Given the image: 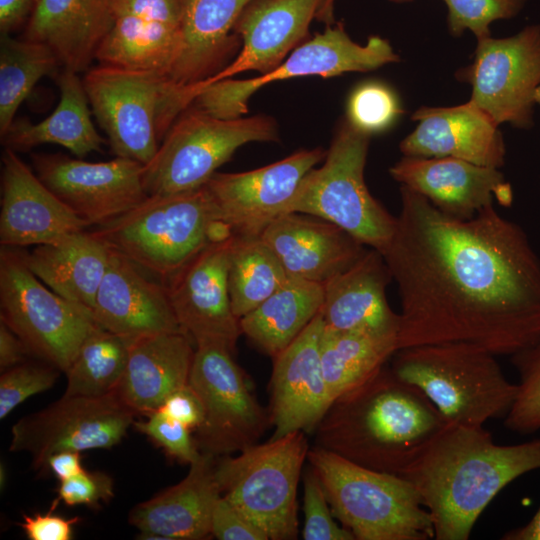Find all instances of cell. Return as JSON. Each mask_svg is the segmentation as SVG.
Listing matches in <instances>:
<instances>
[{"label":"cell","mask_w":540,"mask_h":540,"mask_svg":"<svg viewBox=\"0 0 540 540\" xmlns=\"http://www.w3.org/2000/svg\"><path fill=\"white\" fill-rule=\"evenodd\" d=\"M394 234L380 252L401 302L398 349L447 342L513 355L540 340V258L494 205L470 219L400 186Z\"/></svg>","instance_id":"6da1fadb"},{"label":"cell","mask_w":540,"mask_h":540,"mask_svg":"<svg viewBox=\"0 0 540 540\" xmlns=\"http://www.w3.org/2000/svg\"><path fill=\"white\" fill-rule=\"evenodd\" d=\"M540 469V438L499 445L480 427L447 423L401 473L429 511L434 539L467 540L492 499L519 476Z\"/></svg>","instance_id":"7a4b0ae2"},{"label":"cell","mask_w":540,"mask_h":540,"mask_svg":"<svg viewBox=\"0 0 540 540\" xmlns=\"http://www.w3.org/2000/svg\"><path fill=\"white\" fill-rule=\"evenodd\" d=\"M447 423L421 390L384 364L330 404L314 429L315 446L400 476Z\"/></svg>","instance_id":"3957f363"},{"label":"cell","mask_w":540,"mask_h":540,"mask_svg":"<svg viewBox=\"0 0 540 540\" xmlns=\"http://www.w3.org/2000/svg\"><path fill=\"white\" fill-rule=\"evenodd\" d=\"M91 233L163 284L208 244L233 235L219 223L206 186L149 195Z\"/></svg>","instance_id":"277c9868"},{"label":"cell","mask_w":540,"mask_h":540,"mask_svg":"<svg viewBox=\"0 0 540 540\" xmlns=\"http://www.w3.org/2000/svg\"><path fill=\"white\" fill-rule=\"evenodd\" d=\"M391 358L393 372L421 390L449 423L480 427L505 417L517 395L496 355L474 344L410 346Z\"/></svg>","instance_id":"5b68a950"},{"label":"cell","mask_w":540,"mask_h":540,"mask_svg":"<svg viewBox=\"0 0 540 540\" xmlns=\"http://www.w3.org/2000/svg\"><path fill=\"white\" fill-rule=\"evenodd\" d=\"M307 460L334 516L357 540H428L434 526L420 493L402 476L357 465L318 446Z\"/></svg>","instance_id":"8992f818"},{"label":"cell","mask_w":540,"mask_h":540,"mask_svg":"<svg viewBox=\"0 0 540 540\" xmlns=\"http://www.w3.org/2000/svg\"><path fill=\"white\" fill-rule=\"evenodd\" d=\"M93 115L116 157L143 165L155 156L176 118L195 97L193 86L167 76L101 65L82 79Z\"/></svg>","instance_id":"52a82bcc"},{"label":"cell","mask_w":540,"mask_h":540,"mask_svg":"<svg viewBox=\"0 0 540 540\" xmlns=\"http://www.w3.org/2000/svg\"><path fill=\"white\" fill-rule=\"evenodd\" d=\"M370 137L345 119L326 152L324 164L303 177L287 213L324 219L365 246L382 252L394 234L397 218L366 186L364 169Z\"/></svg>","instance_id":"ba28073f"},{"label":"cell","mask_w":540,"mask_h":540,"mask_svg":"<svg viewBox=\"0 0 540 540\" xmlns=\"http://www.w3.org/2000/svg\"><path fill=\"white\" fill-rule=\"evenodd\" d=\"M309 449L305 432L295 431L254 444L237 456L216 457L221 495L268 539H297V489Z\"/></svg>","instance_id":"9c48e42d"},{"label":"cell","mask_w":540,"mask_h":540,"mask_svg":"<svg viewBox=\"0 0 540 540\" xmlns=\"http://www.w3.org/2000/svg\"><path fill=\"white\" fill-rule=\"evenodd\" d=\"M278 139L277 124L269 116L220 119L191 104L143 166L144 190L149 196L199 189L242 145Z\"/></svg>","instance_id":"30bf717a"},{"label":"cell","mask_w":540,"mask_h":540,"mask_svg":"<svg viewBox=\"0 0 540 540\" xmlns=\"http://www.w3.org/2000/svg\"><path fill=\"white\" fill-rule=\"evenodd\" d=\"M0 320L30 355L66 372L82 343L99 325L91 310L44 286L26 265L23 252H0Z\"/></svg>","instance_id":"8fae6325"},{"label":"cell","mask_w":540,"mask_h":540,"mask_svg":"<svg viewBox=\"0 0 540 540\" xmlns=\"http://www.w3.org/2000/svg\"><path fill=\"white\" fill-rule=\"evenodd\" d=\"M397 61L399 57L386 39L374 35L360 45L349 37L341 23L328 25L269 73L251 79L227 78L208 85L197 83L198 92L192 104L220 119L240 118L248 112L251 95L272 82L367 72Z\"/></svg>","instance_id":"7c38bea8"},{"label":"cell","mask_w":540,"mask_h":540,"mask_svg":"<svg viewBox=\"0 0 540 540\" xmlns=\"http://www.w3.org/2000/svg\"><path fill=\"white\" fill-rule=\"evenodd\" d=\"M204 408L194 441L201 453L221 457L254 444L271 424L251 393L242 369L225 346L203 344L195 348L188 382Z\"/></svg>","instance_id":"4fadbf2b"},{"label":"cell","mask_w":540,"mask_h":540,"mask_svg":"<svg viewBox=\"0 0 540 540\" xmlns=\"http://www.w3.org/2000/svg\"><path fill=\"white\" fill-rule=\"evenodd\" d=\"M136 415L116 392L101 397L63 395L14 424L10 451L28 453L34 469L47 472L48 459L54 453L117 445Z\"/></svg>","instance_id":"5bb4252c"},{"label":"cell","mask_w":540,"mask_h":540,"mask_svg":"<svg viewBox=\"0 0 540 540\" xmlns=\"http://www.w3.org/2000/svg\"><path fill=\"white\" fill-rule=\"evenodd\" d=\"M457 77L471 85L469 101L498 125L531 127L540 87V25L505 38L478 40L473 63Z\"/></svg>","instance_id":"9a60e30c"},{"label":"cell","mask_w":540,"mask_h":540,"mask_svg":"<svg viewBox=\"0 0 540 540\" xmlns=\"http://www.w3.org/2000/svg\"><path fill=\"white\" fill-rule=\"evenodd\" d=\"M326 152L322 148L303 149L255 170L216 172L205 186L219 223L235 236L260 237L287 213L301 180Z\"/></svg>","instance_id":"2e32d148"},{"label":"cell","mask_w":540,"mask_h":540,"mask_svg":"<svg viewBox=\"0 0 540 540\" xmlns=\"http://www.w3.org/2000/svg\"><path fill=\"white\" fill-rule=\"evenodd\" d=\"M38 178L89 226H100L129 211L148 195L143 164L115 157L88 162L62 153L32 155Z\"/></svg>","instance_id":"e0dca14e"},{"label":"cell","mask_w":540,"mask_h":540,"mask_svg":"<svg viewBox=\"0 0 540 540\" xmlns=\"http://www.w3.org/2000/svg\"><path fill=\"white\" fill-rule=\"evenodd\" d=\"M233 240L211 242L164 284L177 322L195 346L218 344L232 353L242 334L227 281Z\"/></svg>","instance_id":"ac0fdd59"},{"label":"cell","mask_w":540,"mask_h":540,"mask_svg":"<svg viewBox=\"0 0 540 540\" xmlns=\"http://www.w3.org/2000/svg\"><path fill=\"white\" fill-rule=\"evenodd\" d=\"M88 226L43 184L16 151L4 149L0 212L2 247L55 243Z\"/></svg>","instance_id":"d6986e66"},{"label":"cell","mask_w":540,"mask_h":540,"mask_svg":"<svg viewBox=\"0 0 540 540\" xmlns=\"http://www.w3.org/2000/svg\"><path fill=\"white\" fill-rule=\"evenodd\" d=\"M323 331L319 312L273 358L270 419L274 432L270 439L295 431H314L331 404L321 363Z\"/></svg>","instance_id":"ffe728a7"},{"label":"cell","mask_w":540,"mask_h":540,"mask_svg":"<svg viewBox=\"0 0 540 540\" xmlns=\"http://www.w3.org/2000/svg\"><path fill=\"white\" fill-rule=\"evenodd\" d=\"M389 172L401 186L459 219L474 217L494 201L505 207L513 201L511 185L498 168L458 158L403 156Z\"/></svg>","instance_id":"44dd1931"},{"label":"cell","mask_w":540,"mask_h":540,"mask_svg":"<svg viewBox=\"0 0 540 540\" xmlns=\"http://www.w3.org/2000/svg\"><path fill=\"white\" fill-rule=\"evenodd\" d=\"M92 313L100 327L130 339L184 332L166 286L148 279L142 269L112 250Z\"/></svg>","instance_id":"7402d4cb"},{"label":"cell","mask_w":540,"mask_h":540,"mask_svg":"<svg viewBox=\"0 0 540 540\" xmlns=\"http://www.w3.org/2000/svg\"><path fill=\"white\" fill-rule=\"evenodd\" d=\"M412 119L418 124L399 145L404 156L452 157L498 169L505 163L499 125L470 101L453 107H421Z\"/></svg>","instance_id":"603a6c76"},{"label":"cell","mask_w":540,"mask_h":540,"mask_svg":"<svg viewBox=\"0 0 540 540\" xmlns=\"http://www.w3.org/2000/svg\"><path fill=\"white\" fill-rule=\"evenodd\" d=\"M288 277L324 285L367 251L364 244L324 219L297 212L279 216L261 234Z\"/></svg>","instance_id":"cb8c5ba5"},{"label":"cell","mask_w":540,"mask_h":540,"mask_svg":"<svg viewBox=\"0 0 540 540\" xmlns=\"http://www.w3.org/2000/svg\"><path fill=\"white\" fill-rule=\"evenodd\" d=\"M325 0H253L237 19L234 30L243 40L238 56L200 82L208 85L246 72L274 70L307 33Z\"/></svg>","instance_id":"d4e9b609"},{"label":"cell","mask_w":540,"mask_h":540,"mask_svg":"<svg viewBox=\"0 0 540 540\" xmlns=\"http://www.w3.org/2000/svg\"><path fill=\"white\" fill-rule=\"evenodd\" d=\"M216 457L201 453L176 485L135 506L130 523L141 539L200 540L211 536V515L221 492Z\"/></svg>","instance_id":"484cf974"},{"label":"cell","mask_w":540,"mask_h":540,"mask_svg":"<svg viewBox=\"0 0 540 540\" xmlns=\"http://www.w3.org/2000/svg\"><path fill=\"white\" fill-rule=\"evenodd\" d=\"M390 281L392 277L382 254L367 249L350 268L323 285L320 312L325 328L398 336L399 313L391 309L386 298Z\"/></svg>","instance_id":"4316f807"},{"label":"cell","mask_w":540,"mask_h":540,"mask_svg":"<svg viewBox=\"0 0 540 540\" xmlns=\"http://www.w3.org/2000/svg\"><path fill=\"white\" fill-rule=\"evenodd\" d=\"M184 332L131 339L125 372L116 394L137 415L157 411L166 398L189 382L195 349Z\"/></svg>","instance_id":"83f0119b"},{"label":"cell","mask_w":540,"mask_h":540,"mask_svg":"<svg viewBox=\"0 0 540 540\" xmlns=\"http://www.w3.org/2000/svg\"><path fill=\"white\" fill-rule=\"evenodd\" d=\"M252 1L181 0V45L168 79L192 86L222 70L237 43L229 32Z\"/></svg>","instance_id":"f1b7e54d"},{"label":"cell","mask_w":540,"mask_h":540,"mask_svg":"<svg viewBox=\"0 0 540 540\" xmlns=\"http://www.w3.org/2000/svg\"><path fill=\"white\" fill-rule=\"evenodd\" d=\"M113 23L106 0H38L24 38L48 46L61 68L79 73L89 69Z\"/></svg>","instance_id":"f546056e"},{"label":"cell","mask_w":540,"mask_h":540,"mask_svg":"<svg viewBox=\"0 0 540 540\" xmlns=\"http://www.w3.org/2000/svg\"><path fill=\"white\" fill-rule=\"evenodd\" d=\"M54 78L60 92L55 110L38 123L27 119L14 121L1 137L5 148L27 151L50 143L63 146L78 158L102 151L105 141L92 122L82 79L77 72L63 68Z\"/></svg>","instance_id":"4dcf8cb0"},{"label":"cell","mask_w":540,"mask_h":540,"mask_svg":"<svg viewBox=\"0 0 540 540\" xmlns=\"http://www.w3.org/2000/svg\"><path fill=\"white\" fill-rule=\"evenodd\" d=\"M110 250L91 232L80 231L24 253L26 265L45 285L92 311Z\"/></svg>","instance_id":"1f68e13d"},{"label":"cell","mask_w":540,"mask_h":540,"mask_svg":"<svg viewBox=\"0 0 540 540\" xmlns=\"http://www.w3.org/2000/svg\"><path fill=\"white\" fill-rule=\"evenodd\" d=\"M323 301L322 284L288 277L281 287L239 319L242 334L274 358L315 318Z\"/></svg>","instance_id":"d6a6232c"},{"label":"cell","mask_w":540,"mask_h":540,"mask_svg":"<svg viewBox=\"0 0 540 540\" xmlns=\"http://www.w3.org/2000/svg\"><path fill=\"white\" fill-rule=\"evenodd\" d=\"M180 45V27L122 16L114 19L95 59L102 65L157 72L168 77Z\"/></svg>","instance_id":"836d02e7"},{"label":"cell","mask_w":540,"mask_h":540,"mask_svg":"<svg viewBox=\"0 0 540 540\" xmlns=\"http://www.w3.org/2000/svg\"><path fill=\"white\" fill-rule=\"evenodd\" d=\"M397 350L396 335L330 330L324 326L321 363L331 403L368 379Z\"/></svg>","instance_id":"e575fe53"},{"label":"cell","mask_w":540,"mask_h":540,"mask_svg":"<svg viewBox=\"0 0 540 540\" xmlns=\"http://www.w3.org/2000/svg\"><path fill=\"white\" fill-rule=\"evenodd\" d=\"M287 279L281 262L261 237L234 235L227 281L232 310L238 319L255 309Z\"/></svg>","instance_id":"d590c367"},{"label":"cell","mask_w":540,"mask_h":540,"mask_svg":"<svg viewBox=\"0 0 540 540\" xmlns=\"http://www.w3.org/2000/svg\"><path fill=\"white\" fill-rule=\"evenodd\" d=\"M61 65L46 45L17 40L8 34L0 38V134L5 135L15 114L36 83L45 76L55 77Z\"/></svg>","instance_id":"8d00e7d4"},{"label":"cell","mask_w":540,"mask_h":540,"mask_svg":"<svg viewBox=\"0 0 540 540\" xmlns=\"http://www.w3.org/2000/svg\"><path fill=\"white\" fill-rule=\"evenodd\" d=\"M130 341L100 326L96 328L65 372L63 395L101 397L114 393L126 369Z\"/></svg>","instance_id":"74e56055"},{"label":"cell","mask_w":540,"mask_h":540,"mask_svg":"<svg viewBox=\"0 0 540 540\" xmlns=\"http://www.w3.org/2000/svg\"><path fill=\"white\" fill-rule=\"evenodd\" d=\"M511 362L520 380L504 425L513 432L531 434L540 430V340L511 355Z\"/></svg>","instance_id":"f35d334b"},{"label":"cell","mask_w":540,"mask_h":540,"mask_svg":"<svg viewBox=\"0 0 540 540\" xmlns=\"http://www.w3.org/2000/svg\"><path fill=\"white\" fill-rule=\"evenodd\" d=\"M401 114L398 96L391 87L379 81L359 84L347 101L346 120L370 136L388 130Z\"/></svg>","instance_id":"ab89813d"},{"label":"cell","mask_w":540,"mask_h":540,"mask_svg":"<svg viewBox=\"0 0 540 540\" xmlns=\"http://www.w3.org/2000/svg\"><path fill=\"white\" fill-rule=\"evenodd\" d=\"M447 7V24L453 36L466 30L477 40L490 37L493 21L510 19L524 7L526 0H443Z\"/></svg>","instance_id":"60d3db41"},{"label":"cell","mask_w":540,"mask_h":540,"mask_svg":"<svg viewBox=\"0 0 540 540\" xmlns=\"http://www.w3.org/2000/svg\"><path fill=\"white\" fill-rule=\"evenodd\" d=\"M59 371L45 362H23L3 371L0 377V419L6 418L29 397L53 387Z\"/></svg>","instance_id":"b9f144b4"},{"label":"cell","mask_w":540,"mask_h":540,"mask_svg":"<svg viewBox=\"0 0 540 540\" xmlns=\"http://www.w3.org/2000/svg\"><path fill=\"white\" fill-rule=\"evenodd\" d=\"M303 488V539L355 540L350 531L334 520L323 486L312 467L304 474Z\"/></svg>","instance_id":"7bdbcfd3"},{"label":"cell","mask_w":540,"mask_h":540,"mask_svg":"<svg viewBox=\"0 0 540 540\" xmlns=\"http://www.w3.org/2000/svg\"><path fill=\"white\" fill-rule=\"evenodd\" d=\"M134 426L181 463L190 465L201 455L191 436L192 430L158 410L149 414L146 421L134 422Z\"/></svg>","instance_id":"ee69618b"},{"label":"cell","mask_w":540,"mask_h":540,"mask_svg":"<svg viewBox=\"0 0 540 540\" xmlns=\"http://www.w3.org/2000/svg\"><path fill=\"white\" fill-rule=\"evenodd\" d=\"M57 493V501L67 506L85 505L94 508L113 498L114 482L105 472L84 470L60 481Z\"/></svg>","instance_id":"f6af8a7d"},{"label":"cell","mask_w":540,"mask_h":540,"mask_svg":"<svg viewBox=\"0 0 540 540\" xmlns=\"http://www.w3.org/2000/svg\"><path fill=\"white\" fill-rule=\"evenodd\" d=\"M211 536L219 540H268L258 526L222 495L212 510Z\"/></svg>","instance_id":"bcb514c9"},{"label":"cell","mask_w":540,"mask_h":540,"mask_svg":"<svg viewBox=\"0 0 540 540\" xmlns=\"http://www.w3.org/2000/svg\"><path fill=\"white\" fill-rule=\"evenodd\" d=\"M114 17L133 16L180 27L181 0H106Z\"/></svg>","instance_id":"7dc6e473"},{"label":"cell","mask_w":540,"mask_h":540,"mask_svg":"<svg viewBox=\"0 0 540 540\" xmlns=\"http://www.w3.org/2000/svg\"><path fill=\"white\" fill-rule=\"evenodd\" d=\"M57 502V501H56ZM56 502L46 514L35 513L23 515L19 524L30 540H70L73 536V526L79 518H64L52 513Z\"/></svg>","instance_id":"c3c4849f"},{"label":"cell","mask_w":540,"mask_h":540,"mask_svg":"<svg viewBox=\"0 0 540 540\" xmlns=\"http://www.w3.org/2000/svg\"><path fill=\"white\" fill-rule=\"evenodd\" d=\"M158 411L182 423L190 430L198 428L204 418L201 399L189 383L170 394Z\"/></svg>","instance_id":"681fc988"},{"label":"cell","mask_w":540,"mask_h":540,"mask_svg":"<svg viewBox=\"0 0 540 540\" xmlns=\"http://www.w3.org/2000/svg\"><path fill=\"white\" fill-rule=\"evenodd\" d=\"M30 355L22 340L2 321H0V369L5 371L25 362Z\"/></svg>","instance_id":"f907efd6"},{"label":"cell","mask_w":540,"mask_h":540,"mask_svg":"<svg viewBox=\"0 0 540 540\" xmlns=\"http://www.w3.org/2000/svg\"><path fill=\"white\" fill-rule=\"evenodd\" d=\"M38 0H0V30L8 34L32 13Z\"/></svg>","instance_id":"816d5d0a"},{"label":"cell","mask_w":540,"mask_h":540,"mask_svg":"<svg viewBox=\"0 0 540 540\" xmlns=\"http://www.w3.org/2000/svg\"><path fill=\"white\" fill-rule=\"evenodd\" d=\"M47 471H51L59 481L69 479L82 471L80 452L64 450L51 455L47 462Z\"/></svg>","instance_id":"f5cc1de1"},{"label":"cell","mask_w":540,"mask_h":540,"mask_svg":"<svg viewBox=\"0 0 540 540\" xmlns=\"http://www.w3.org/2000/svg\"><path fill=\"white\" fill-rule=\"evenodd\" d=\"M501 538L503 540H540V506L528 523L509 530Z\"/></svg>","instance_id":"db71d44e"},{"label":"cell","mask_w":540,"mask_h":540,"mask_svg":"<svg viewBox=\"0 0 540 540\" xmlns=\"http://www.w3.org/2000/svg\"><path fill=\"white\" fill-rule=\"evenodd\" d=\"M391 1L406 2V1H411V0H391ZM334 3H335V0H325L316 18L319 21L325 22L327 25H331L334 21Z\"/></svg>","instance_id":"11a10c76"},{"label":"cell","mask_w":540,"mask_h":540,"mask_svg":"<svg viewBox=\"0 0 540 540\" xmlns=\"http://www.w3.org/2000/svg\"><path fill=\"white\" fill-rule=\"evenodd\" d=\"M7 472H6V469H5V466L3 463H1L0 465V486H1V489H3L5 487V484H6V481H7Z\"/></svg>","instance_id":"9f6ffc18"},{"label":"cell","mask_w":540,"mask_h":540,"mask_svg":"<svg viewBox=\"0 0 540 540\" xmlns=\"http://www.w3.org/2000/svg\"><path fill=\"white\" fill-rule=\"evenodd\" d=\"M535 99H536V104L540 105V87L537 89Z\"/></svg>","instance_id":"6f0895ef"}]
</instances>
